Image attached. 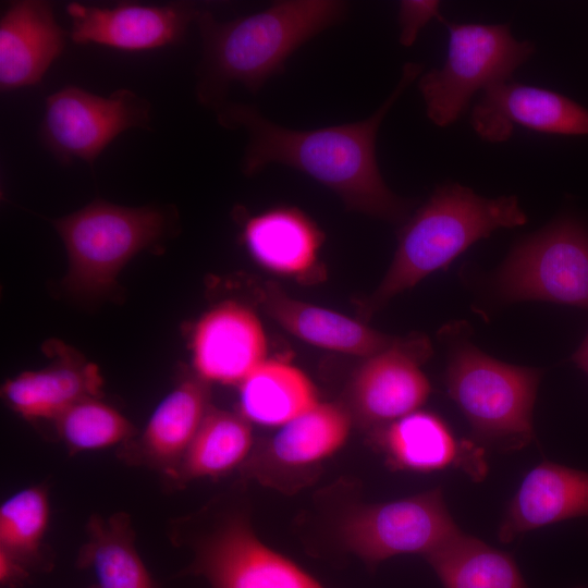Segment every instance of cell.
Masks as SVG:
<instances>
[{
    "label": "cell",
    "mask_w": 588,
    "mask_h": 588,
    "mask_svg": "<svg viewBox=\"0 0 588 588\" xmlns=\"http://www.w3.org/2000/svg\"><path fill=\"white\" fill-rule=\"evenodd\" d=\"M267 338L246 306L222 303L207 311L193 333V365L206 382L238 385L267 359Z\"/></svg>",
    "instance_id": "14"
},
{
    "label": "cell",
    "mask_w": 588,
    "mask_h": 588,
    "mask_svg": "<svg viewBox=\"0 0 588 588\" xmlns=\"http://www.w3.org/2000/svg\"><path fill=\"white\" fill-rule=\"evenodd\" d=\"M427 336L397 338L385 350L366 357L350 384V400L359 420L392 422L426 402L430 383L421 365L431 356Z\"/></svg>",
    "instance_id": "11"
},
{
    "label": "cell",
    "mask_w": 588,
    "mask_h": 588,
    "mask_svg": "<svg viewBox=\"0 0 588 588\" xmlns=\"http://www.w3.org/2000/svg\"><path fill=\"white\" fill-rule=\"evenodd\" d=\"M588 517V473L542 462L524 477L499 528L501 542L537 528Z\"/></svg>",
    "instance_id": "17"
},
{
    "label": "cell",
    "mask_w": 588,
    "mask_h": 588,
    "mask_svg": "<svg viewBox=\"0 0 588 588\" xmlns=\"http://www.w3.org/2000/svg\"><path fill=\"white\" fill-rule=\"evenodd\" d=\"M540 376L538 369L497 360L466 339L451 344L448 392L476 438L501 450H519L534 440Z\"/></svg>",
    "instance_id": "4"
},
{
    "label": "cell",
    "mask_w": 588,
    "mask_h": 588,
    "mask_svg": "<svg viewBox=\"0 0 588 588\" xmlns=\"http://www.w3.org/2000/svg\"><path fill=\"white\" fill-rule=\"evenodd\" d=\"M170 538L186 543L192 562L182 574L204 577L211 588H324L289 558L266 546L238 514L205 532Z\"/></svg>",
    "instance_id": "8"
},
{
    "label": "cell",
    "mask_w": 588,
    "mask_h": 588,
    "mask_svg": "<svg viewBox=\"0 0 588 588\" xmlns=\"http://www.w3.org/2000/svg\"><path fill=\"white\" fill-rule=\"evenodd\" d=\"M526 221L516 196L487 198L460 183L436 188L400 230L393 260L365 311L378 310L494 231Z\"/></svg>",
    "instance_id": "3"
},
{
    "label": "cell",
    "mask_w": 588,
    "mask_h": 588,
    "mask_svg": "<svg viewBox=\"0 0 588 588\" xmlns=\"http://www.w3.org/2000/svg\"><path fill=\"white\" fill-rule=\"evenodd\" d=\"M209 400L208 382L197 375L184 379L159 403L143 432L122 445L120 457L170 480L211 407Z\"/></svg>",
    "instance_id": "15"
},
{
    "label": "cell",
    "mask_w": 588,
    "mask_h": 588,
    "mask_svg": "<svg viewBox=\"0 0 588 588\" xmlns=\"http://www.w3.org/2000/svg\"><path fill=\"white\" fill-rule=\"evenodd\" d=\"M460 531L441 489L362 507L340 528L345 547L372 565L404 553L428 555Z\"/></svg>",
    "instance_id": "10"
},
{
    "label": "cell",
    "mask_w": 588,
    "mask_h": 588,
    "mask_svg": "<svg viewBox=\"0 0 588 588\" xmlns=\"http://www.w3.org/2000/svg\"><path fill=\"white\" fill-rule=\"evenodd\" d=\"M440 1L437 0H404L400 2L397 23L399 40L402 46L411 47L419 32L433 19L440 20Z\"/></svg>",
    "instance_id": "29"
},
{
    "label": "cell",
    "mask_w": 588,
    "mask_h": 588,
    "mask_svg": "<svg viewBox=\"0 0 588 588\" xmlns=\"http://www.w3.org/2000/svg\"><path fill=\"white\" fill-rule=\"evenodd\" d=\"M65 10L71 19L73 42L124 51L152 50L180 42L198 12L187 3L127 1L112 7L71 2Z\"/></svg>",
    "instance_id": "13"
},
{
    "label": "cell",
    "mask_w": 588,
    "mask_h": 588,
    "mask_svg": "<svg viewBox=\"0 0 588 588\" xmlns=\"http://www.w3.org/2000/svg\"><path fill=\"white\" fill-rule=\"evenodd\" d=\"M50 516L49 495L44 486L23 488L0 506V550L30 572H47L52 562L44 538Z\"/></svg>",
    "instance_id": "27"
},
{
    "label": "cell",
    "mask_w": 588,
    "mask_h": 588,
    "mask_svg": "<svg viewBox=\"0 0 588 588\" xmlns=\"http://www.w3.org/2000/svg\"><path fill=\"white\" fill-rule=\"evenodd\" d=\"M57 432L70 452H87L135 438L131 421L99 397L82 400L54 419Z\"/></svg>",
    "instance_id": "28"
},
{
    "label": "cell",
    "mask_w": 588,
    "mask_h": 588,
    "mask_svg": "<svg viewBox=\"0 0 588 588\" xmlns=\"http://www.w3.org/2000/svg\"><path fill=\"white\" fill-rule=\"evenodd\" d=\"M426 558L444 588H527L509 553L462 531Z\"/></svg>",
    "instance_id": "23"
},
{
    "label": "cell",
    "mask_w": 588,
    "mask_h": 588,
    "mask_svg": "<svg viewBox=\"0 0 588 588\" xmlns=\"http://www.w3.org/2000/svg\"><path fill=\"white\" fill-rule=\"evenodd\" d=\"M45 105L39 137L64 166L75 159L91 166L122 132L150 128V102L126 88L102 97L69 85L49 95Z\"/></svg>",
    "instance_id": "9"
},
{
    "label": "cell",
    "mask_w": 588,
    "mask_h": 588,
    "mask_svg": "<svg viewBox=\"0 0 588 588\" xmlns=\"http://www.w3.org/2000/svg\"><path fill=\"white\" fill-rule=\"evenodd\" d=\"M351 424V414L345 407L318 402L280 427L270 442V454L284 466L311 465L330 456L345 443Z\"/></svg>",
    "instance_id": "25"
},
{
    "label": "cell",
    "mask_w": 588,
    "mask_h": 588,
    "mask_svg": "<svg viewBox=\"0 0 588 588\" xmlns=\"http://www.w3.org/2000/svg\"><path fill=\"white\" fill-rule=\"evenodd\" d=\"M85 532L75 564L93 573L98 588H161L137 551L128 514H93Z\"/></svg>",
    "instance_id": "21"
},
{
    "label": "cell",
    "mask_w": 588,
    "mask_h": 588,
    "mask_svg": "<svg viewBox=\"0 0 588 588\" xmlns=\"http://www.w3.org/2000/svg\"><path fill=\"white\" fill-rule=\"evenodd\" d=\"M87 588H98L96 584H91L90 586H88Z\"/></svg>",
    "instance_id": "32"
},
{
    "label": "cell",
    "mask_w": 588,
    "mask_h": 588,
    "mask_svg": "<svg viewBox=\"0 0 588 588\" xmlns=\"http://www.w3.org/2000/svg\"><path fill=\"white\" fill-rule=\"evenodd\" d=\"M448 29L446 59L441 68L418 77L428 119L446 127L465 111L473 96L512 79L534 54L529 40L516 39L510 24L457 23L441 16Z\"/></svg>",
    "instance_id": "6"
},
{
    "label": "cell",
    "mask_w": 588,
    "mask_h": 588,
    "mask_svg": "<svg viewBox=\"0 0 588 588\" xmlns=\"http://www.w3.org/2000/svg\"><path fill=\"white\" fill-rule=\"evenodd\" d=\"M495 286L506 301H543L588 309V231L558 220L520 242L505 259Z\"/></svg>",
    "instance_id": "7"
},
{
    "label": "cell",
    "mask_w": 588,
    "mask_h": 588,
    "mask_svg": "<svg viewBox=\"0 0 588 588\" xmlns=\"http://www.w3.org/2000/svg\"><path fill=\"white\" fill-rule=\"evenodd\" d=\"M242 236L259 266L291 278H302L314 270L323 243L319 226L302 210L286 206L247 219Z\"/></svg>",
    "instance_id": "20"
},
{
    "label": "cell",
    "mask_w": 588,
    "mask_h": 588,
    "mask_svg": "<svg viewBox=\"0 0 588 588\" xmlns=\"http://www.w3.org/2000/svg\"><path fill=\"white\" fill-rule=\"evenodd\" d=\"M470 124L482 140L492 144L509 140L515 126L581 136L588 135V109L560 93L510 79L481 91Z\"/></svg>",
    "instance_id": "12"
},
{
    "label": "cell",
    "mask_w": 588,
    "mask_h": 588,
    "mask_svg": "<svg viewBox=\"0 0 588 588\" xmlns=\"http://www.w3.org/2000/svg\"><path fill=\"white\" fill-rule=\"evenodd\" d=\"M30 571L0 550V584L2 588H17L26 583Z\"/></svg>",
    "instance_id": "30"
},
{
    "label": "cell",
    "mask_w": 588,
    "mask_h": 588,
    "mask_svg": "<svg viewBox=\"0 0 588 588\" xmlns=\"http://www.w3.org/2000/svg\"><path fill=\"white\" fill-rule=\"evenodd\" d=\"M259 301L281 328L320 348L366 358L397 339L343 314L295 299L271 282L260 289Z\"/></svg>",
    "instance_id": "18"
},
{
    "label": "cell",
    "mask_w": 588,
    "mask_h": 588,
    "mask_svg": "<svg viewBox=\"0 0 588 588\" xmlns=\"http://www.w3.org/2000/svg\"><path fill=\"white\" fill-rule=\"evenodd\" d=\"M389 460L400 468L434 471L450 466L458 448L448 425L437 415L415 411L392 422L382 434Z\"/></svg>",
    "instance_id": "26"
},
{
    "label": "cell",
    "mask_w": 588,
    "mask_h": 588,
    "mask_svg": "<svg viewBox=\"0 0 588 588\" xmlns=\"http://www.w3.org/2000/svg\"><path fill=\"white\" fill-rule=\"evenodd\" d=\"M424 64L407 62L393 91L366 120L315 128L291 130L244 103L216 108L218 122L242 127L248 144L242 171L254 175L270 163L294 168L333 191L348 209L391 222L406 219L411 204L385 184L376 159L380 124L404 90L422 74Z\"/></svg>",
    "instance_id": "1"
},
{
    "label": "cell",
    "mask_w": 588,
    "mask_h": 588,
    "mask_svg": "<svg viewBox=\"0 0 588 588\" xmlns=\"http://www.w3.org/2000/svg\"><path fill=\"white\" fill-rule=\"evenodd\" d=\"M61 347V346H59ZM50 366L25 371L2 387L5 403L27 419H56L75 403L99 397L102 378L96 365L61 347Z\"/></svg>",
    "instance_id": "19"
},
{
    "label": "cell",
    "mask_w": 588,
    "mask_h": 588,
    "mask_svg": "<svg viewBox=\"0 0 588 588\" xmlns=\"http://www.w3.org/2000/svg\"><path fill=\"white\" fill-rule=\"evenodd\" d=\"M65 45L66 33L57 22L50 2H11L0 20L1 90L38 84Z\"/></svg>",
    "instance_id": "16"
},
{
    "label": "cell",
    "mask_w": 588,
    "mask_h": 588,
    "mask_svg": "<svg viewBox=\"0 0 588 588\" xmlns=\"http://www.w3.org/2000/svg\"><path fill=\"white\" fill-rule=\"evenodd\" d=\"M253 445L250 422L241 414L210 407L176 473L168 480L182 486L217 477L240 465Z\"/></svg>",
    "instance_id": "24"
},
{
    "label": "cell",
    "mask_w": 588,
    "mask_h": 588,
    "mask_svg": "<svg viewBox=\"0 0 588 588\" xmlns=\"http://www.w3.org/2000/svg\"><path fill=\"white\" fill-rule=\"evenodd\" d=\"M346 12L347 4L338 0L277 1L225 22L198 10L195 22L203 41L198 100L217 108L233 83L257 93L271 76L283 72L297 48L342 21Z\"/></svg>",
    "instance_id": "2"
},
{
    "label": "cell",
    "mask_w": 588,
    "mask_h": 588,
    "mask_svg": "<svg viewBox=\"0 0 588 588\" xmlns=\"http://www.w3.org/2000/svg\"><path fill=\"white\" fill-rule=\"evenodd\" d=\"M52 224L69 257L66 287L93 296L108 292L132 257L171 233L173 218L159 206L134 208L96 199Z\"/></svg>",
    "instance_id": "5"
},
{
    "label": "cell",
    "mask_w": 588,
    "mask_h": 588,
    "mask_svg": "<svg viewBox=\"0 0 588 588\" xmlns=\"http://www.w3.org/2000/svg\"><path fill=\"white\" fill-rule=\"evenodd\" d=\"M318 402L311 380L284 360L267 358L238 384L240 414L265 427L280 428Z\"/></svg>",
    "instance_id": "22"
},
{
    "label": "cell",
    "mask_w": 588,
    "mask_h": 588,
    "mask_svg": "<svg viewBox=\"0 0 588 588\" xmlns=\"http://www.w3.org/2000/svg\"><path fill=\"white\" fill-rule=\"evenodd\" d=\"M574 363L588 375V333L573 355Z\"/></svg>",
    "instance_id": "31"
}]
</instances>
